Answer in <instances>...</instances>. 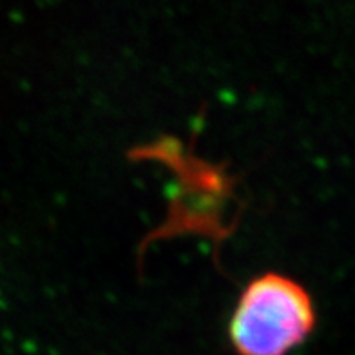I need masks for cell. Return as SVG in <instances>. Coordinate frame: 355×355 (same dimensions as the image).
Instances as JSON below:
<instances>
[{
	"instance_id": "obj_1",
	"label": "cell",
	"mask_w": 355,
	"mask_h": 355,
	"mask_svg": "<svg viewBox=\"0 0 355 355\" xmlns=\"http://www.w3.org/2000/svg\"><path fill=\"white\" fill-rule=\"evenodd\" d=\"M315 327L310 294L277 272L257 276L239 295L229 322V339L238 355H288Z\"/></svg>"
}]
</instances>
